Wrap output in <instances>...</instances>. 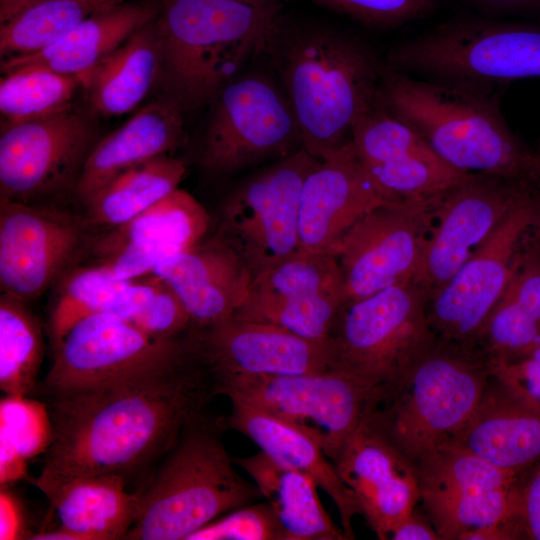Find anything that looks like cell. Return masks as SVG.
Listing matches in <instances>:
<instances>
[{"mask_svg": "<svg viewBox=\"0 0 540 540\" xmlns=\"http://www.w3.org/2000/svg\"><path fill=\"white\" fill-rule=\"evenodd\" d=\"M216 395L196 358L170 371L49 396L52 434L41 473L127 480L164 456Z\"/></svg>", "mask_w": 540, "mask_h": 540, "instance_id": "cell-1", "label": "cell"}, {"mask_svg": "<svg viewBox=\"0 0 540 540\" xmlns=\"http://www.w3.org/2000/svg\"><path fill=\"white\" fill-rule=\"evenodd\" d=\"M266 51L295 114L303 148L324 160L351 140L355 120L375 101L385 64L357 37L280 20Z\"/></svg>", "mask_w": 540, "mask_h": 540, "instance_id": "cell-2", "label": "cell"}, {"mask_svg": "<svg viewBox=\"0 0 540 540\" xmlns=\"http://www.w3.org/2000/svg\"><path fill=\"white\" fill-rule=\"evenodd\" d=\"M377 99L454 168L539 188L537 153L508 127L495 93L415 78L385 64Z\"/></svg>", "mask_w": 540, "mask_h": 540, "instance_id": "cell-3", "label": "cell"}, {"mask_svg": "<svg viewBox=\"0 0 540 540\" xmlns=\"http://www.w3.org/2000/svg\"><path fill=\"white\" fill-rule=\"evenodd\" d=\"M280 10V2L163 0L156 26L168 99L183 112L212 101L249 58L266 51Z\"/></svg>", "mask_w": 540, "mask_h": 540, "instance_id": "cell-4", "label": "cell"}, {"mask_svg": "<svg viewBox=\"0 0 540 540\" xmlns=\"http://www.w3.org/2000/svg\"><path fill=\"white\" fill-rule=\"evenodd\" d=\"M225 421L192 420L140 492L137 518L124 539L187 540L218 517L256 501L258 487L234 468L221 438Z\"/></svg>", "mask_w": 540, "mask_h": 540, "instance_id": "cell-5", "label": "cell"}, {"mask_svg": "<svg viewBox=\"0 0 540 540\" xmlns=\"http://www.w3.org/2000/svg\"><path fill=\"white\" fill-rule=\"evenodd\" d=\"M490 376L478 354L437 340L383 395L368 421L415 464L467 423Z\"/></svg>", "mask_w": 540, "mask_h": 540, "instance_id": "cell-6", "label": "cell"}, {"mask_svg": "<svg viewBox=\"0 0 540 540\" xmlns=\"http://www.w3.org/2000/svg\"><path fill=\"white\" fill-rule=\"evenodd\" d=\"M386 65L408 75L495 93L540 77V24L461 15L391 50Z\"/></svg>", "mask_w": 540, "mask_h": 540, "instance_id": "cell-7", "label": "cell"}, {"mask_svg": "<svg viewBox=\"0 0 540 540\" xmlns=\"http://www.w3.org/2000/svg\"><path fill=\"white\" fill-rule=\"evenodd\" d=\"M426 291L414 281L346 301L327 343L331 369L382 396L436 341Z\"/></svg>", "mask_w": 540, "mask_h": 540, "instance_id": "cell-8", "label": "cell"}, {"mask_svg": "<svg viewBox=\"0 0 540 540\" xmlns=\"http://www.w3.org/2000/svg\"><path fill=\"white\" fill-rule=\"evenodd\" d=\"M539 239L540 191L535 189L429 298L427 316L437 340L474 352L487 318L514 274L538 247Z\"/></svg>", "mask_w": 540, "mask_h": 540, "instance_id": "cell-9", "label": "cell"}, {"mask_svg": "<svg viewBox=\"0 0 540 540\" xmlns=\"http://www.w3.org/2000/svg\"><path fill=\"white\" fill-rule=\"evenodd\" d=\"M53 347L42 383L47 397L170 371L196 359L190 332L158 338L107 313L81 319Z\"/></svg>", "mask_w": 540, "mask_h": 540, "instance_id": "cell-10", "label": "cell"}, {"mask_svg": "<svg viewBox=\"0 0 540 540\" xmlns=\"http://www.w3.org/2000/svg\"><path fill=\"white\" fill-rule=\"evenodd\" d=\"M320 161L301 148L249 175L225 200L218 236L241 257L253 279L300 252V195Z\"/></svg>", "mask_w": 540, "mask_h": 540, "instance_id": "cell-11", "label": "cell"}, {"mask_svg": "<svg viewBox=\"0 0 540 540\" xmlns=\"http://www.w3.org/2000/svg\"><path fill=\"white\" fill-rule=\"evenodd\" d=\"M212 102L200 156L205 170L232 174L303 148L291 104L269 78H234Z\"/></svg>", "mask_w": 540, "mask_h": 540, "instance_id": "cell-12", "label": "cell"}, {"mask_svg": "<svg viewBox=\"0 0 540 540\" xmlns=\"http://www.w3.org/2000/svg\"><path fill=\"white\" fill-rule=\"evenodd\" d=\"M215 390L313 429L331 461L379 403L374 391L334 369L231 378L217 382Z\"/></svg>", "mask_w": 540, "mask_h": 540, "instance_id": "cell-13", "label": "cell"}, {"mask_svg": "<svg viewBox=\"0 0 540 540\" xmlns=\"http://www.w3.org/2000/svg\"><path fill=\"white\" fill-rule=\"evenodd\" d=\"M440 196L389 202L349 228L335 251L347 301L413 281Z\"/></svg>", "mask_w": 540, "mask_h": 540, "instance_id": "cell-14", "label": "cell"}, {"mask_svg": "<svg viewBox=\"0 0 540 540\" xmlns=\"http://www.w3.org/2000/svg\"><path fill=\"white\" fill-rule=\"evenodd\" d=\"M535 189L532 184L496 175L468 174L439 197L413 281L432 297Z\"/></svg>", "mask_w": 540, "mask_h": 540, "instance_id": "cell-15", "label": "cell"}, {"mask_svg": "<svg viewBox=\"0 0 540 540\" xmlns=\"http://www.w3.org/2000/svg\"><path fill=\"white\" fill-rule=\"evenodd\" d=\"M351 141L376 183L395 200L444 194L470 173L441 158L413 127L376 99L353 123Z\"/></svg>", "mask_w": 540, "mask_h": 540, "instance_id": "cell-16", "label": "cell"}, {"mask_svg": "<svg viewBox=\"0 0 540 540\" xmlns=\"http://www.w3.org/2000/svg\"><path fill=\"white\" fill-rule=\"evenodd\" d=\"M91 130L72 108L5 126L0 136V198L28 203L79 176Z\"/></svg>", "mask_w": 540, "mask_h": 540, "instance_id": "cell-17", "label": "cell"}, {"mask_svg": "<svg viewBox=\"0 0 540 540\" xmlns=\"http://www.w3.org/2000/svg\"><path fill=\"white\" fill-rule=\"evenodd\" d=\"M195 355L214 385L239 377L288 376L331 369L327 341L295 335L272 324L231 317L192 329Z\"/></svg>", "mask_w": 540, "mask_h": 540, "instance_id": "cell-18", "label": "cell"}, {"mask_svg": "<svg viewBox=\"0 0 540 540\" xmlns=\"http://www.w3.org/2000/svg\"><path fill=\"white\" fill-rule=\"evenodd\" d=\"M84 224L76 217L0 198V285L23 301L42 294L78 253Z\"/></svg>", "mask_w": 540, "mask_h": 540, "instance_id": "cell-19", "label": "cell"}, {"mask_svg": "<svg viewBox=\"0 0 540 540\" xmlns=\"http://www.w3.org/2000/svg\"><path fill=\"white\" fill-rule=\"evenodd\" d=\"M398 201L370 175L350 140L307 175L299 202L300 252L334 254L349 228L371 210Z\"/></svg>", "mask_w": 540, "mask_h": 540, "instance_id": "cell-20", "label": "cell"}, {"mask_svg": "<svg viewBox=\"0 0 540 540\" xmlns=\"http://www.w3.org/2000/svg\"><path fill=\"white\" fill-rule=\"evenodd\" d=\"M332 462L380 540L420 502L416 465L368 419Z\"/></svg>", "mask_w": 540, "mask_h": 540, "instance_id": "cell-21", "label": "cell"}, {"mask_svg": "<svg viewBox=\"0 0 540 540\" xmlns=\"http://www.w3.org/2000/svg\"><path fill=\"white\" fill-rule=\"evenodd\" d=\"M205 208L179 188L93 245L96 265L119 281L133 280L197 244L208 229Z\"/></svg>", "mask_w": 540, "mask_h": 540, "instance_id": "cell-22", "label": "cell"}, {"mask_svg": "<svg viewBox=\"0 0 540 540\" xmlns=\"http://www.w3.org/2000/svg\"><path fill=\"white\" fill-rule=\"evenodd\" d=\"M151 273L178 296L192 329L233 317L253 279L241 257L218 235L161 261Z\"/></svg>", "mask_w": 540, "mask_h": 540, "instance_id": "cell-23", "label": "cell"}, {"mask_svg": "<svg viewBox=\"0 0 540 540\" xmlns=\"http://www.w3.org/2000/svg\"><path fill=\"white\" fill-rule=\"evenodd\" d=\"M230 400L232 409L225 428L247 436L272 459L310 477L334 502L347 540L354 539L352 520L361 515V509L326 456L319 435L298 422L241 400Z\"/></svg>", "mask_w": 540, "mask_h": 540, "instance_id": "cell-24", "label": "cell"}, {"mask_svg": "<svg viewBox=\"0 0 540 540\" xmlns=\"http://www.w3.org/2000/svg\"><path fill=\"white\" fill-rule=\"evenodd\" d=\"M449 442L518 477L540 461V409L491 374L474 413Z\"/></svg>", "mask_w": 540, "mask_h": 540, "instance_id": "cell-25", "label": "cell"}, {"mask_svg": "<svg viewBox=\"0 0 540 540\" xmlns=\"http://www.w3.org/2000/svg\"><path fill=\"white\" fill-rule=\"evenodd\" d=\"M33 482L50 501L60 527L79 540L124 539L138 515L140 492L127 491V480L118 475L40 472Z\"/></svg>", "mask_w": 540, "mask_h": 540, "instance_id": "cell-26", "label": "cell"}, {"mask_svg": "<svg viewBox=\"0 0 540 540\" xmlns=\"http://www.w3.org/2000/svg\"><path fill=\"white\" fill-rule=\"evenodd\" d=\"M182 112L168 98L152 102L98 142L75 183L78 198L85 204L125 171L177 148L184 139Z\"/></svg>", "mask_w": 540, "mask_h": 540, "instance_id": "cell-27", "label": "cell"}, {"mask_svg": "<svg viewBox=\"0 0 540 540\" xmlns=\"http://www.w3.org/2000/svg\"><path fill=\"white\" fill-rule=\"evenodd\" d=\"M160 8L153 1L120 3L84 19L41 51L2 59L1 72L35 66L81 79L134 32L154 20Z\"/></svg>", "mask_w": 540, "mask_h": 540, "instance_id": "cell-28", "label": "cell"}, {"mask_svg": "<svg viewBox=\"0 0 540 540\" xmlns=\"http://www.w3.org/2000/svg\"><path fill=\"white\" fill-rule=\"evenodd\" d=\"M161 73L156 18L134 32L81 78L91 112L114 116L134 109Z\"/></svg>", "mask_w": 540, "mask_h": 540, "instance_id": "cell-29", "label": "cell"}, {"mask_svg": "<svg viewBox=\"0 0 540 540\" xmlns=\"http://www.w3.org/2000/svg\"><path fill=\"white\" fill-rule=\"evenodd\" d=\"M234 463L253 480L282 526L287 540H347L324 509L316 483L263 451Z\"/></svg>", "mask_w": 540, "mask_h": 540, "instance_id": "cell-30", "label": "cell"}, {"mask_svg": "<svg viewBox=\"0 0 540 540\" xmlns=\"http://www.w3.org/2000/svg\"><path fill=\"white\" fill-rule=\"evenodd\" d=\"M186 173L182 160L162 155L141 163L108 183L86 203V222L120 226L178 188Z\"/></svg>", "mask_w": 540, "mask_h": 540, "instance_id": "cell-31", "label": "cell"}, {"mask_svg": "<svg viewBox=\"0 0 540 540\" xmlns=\"http://www.w3.org/2000/svg\"><path fill=\"white\" fill-rule=\"evenodd\" d=\"M334 292L344 293L336 256L298 252L255 277L237 311L298 304Z\"/></svg>", "mask_w": 540, "mask_h": 540, "instance_id": "cell-32", "label": "cell"}, {"mask_svg": "<svg viewBox=\"0 0 540 540\" xmlns=\"http://www.w3.org/2000/svg\"><path fill=\"white\" fill-rule=\"evenodd\" d=\"M122 0H43L0 23L1 60L41 51L84 19Z\"/></svg>", "mask_w": 540, "mask_h": 540, "instance_id": "cell-33", "label": "cell"}, {"mask_svg": "<svg viewBox=\"0 0 540 540\" xmlns=\"http://www.w3.org/2000/svg\"><path fill=\"white\" fill-rule=\"evenodd\" d=\"M43 358L38 319L25 301L0 297V387L7 395H28L36 385Z\"/></svg>", "mask_w": 540, "mask_h": 540, "instance_id": "cell-34", "label": "cell"}, {"mask_svg": "<svg viewBox=\"0 0 540 540\" xmlns=\"http://www.w3.org/2000/svg\"><path fill=\"white\" fill-rule=\"evenodd\" d=\"M78 76L46 68L12 69L0 81V111L8 125L47 117L71 108Z\"/></svg>", "mask_w": 540, "mask_h": 540, "instance_id": "cell-35", "label": "cell"}, {"mask_svg": "<svg viewBox=\"0 0 540 540\" xmlns=\"http://www.w3.org/2000/svg\"><path fill=\"white\" fill-rule=\"evenodd\" d=\"M415 465L420 496L509 488L518 478L451 442L441 445Z\"/></svg>", "mask_w": 540, "mask_h": 540, "instance_id": "cell-36", "label": "cell"}, {"mask_svg": "<svg viewBox=\"0 0 540 540\" xmlns=\"http://www.w3.org/2000/svg\"><path fill=\"white\" fill-rule=\"evenodd\" d=\"M1 485L25 473V460L46 451L51 441L48 408L26 399L7 395L1 400Z\"/></svg>", "mask_w": 540, "mask_h": 540, "instance_id": "cell-37", "label": "cell"}, {"mask_svg": "<svg viewBox=\"0 0 540 540\" xmlns=\"http://www.w3.org/2000/svg\"><path fill=\"white\" fill-rule=\"evenodd\" d=\"M540 344V324L506 288L487 318L474 352L487 363L527 356Z\"/></svg>", "mask_w": 540, "mask_h": 540, "instance_id": "cell-38", "label": "cell"}, {"mask_svg": "<svg viewBox=\"0 0 540 540\" xmlns=\"http://www.w3.org/2000/svg\"><path fill=\"white\" fill-rule=\"evenodd\" d=\"M122 282L97 265L70 273L61 284L51 313L50 335L53 346L78 321L99 313L105 301Z\"/></svg>", "mask_w": 540, "mask_h": 540, "instance_id": "cell-39", "label": "cell"}, {"mask_svg": "<svg viewBox=\"0 0 540 540\" xmlns=\"http://www.w3.org/2000/svg\"><path fill=\"white\" fill-rule=\"evenodd\" d=\"M187 540H287L269 504L264 501L234 509L199 530Z\"/></svg>", "mask_w": 540, "mask_h": 540, "instance_id": "cell-40", "label": "cell"}, {"mask_svg": "<svg viewBox=\"0 0 540 540\" xmlns=\"http://www.w3.org/2000/svg\"><path fill=\"white\" fill-rule=\"evenodd\" d=\"M374 28H394L432 14L439 0H310Z\"/></svg>", "mask_w": 540, "mask_h": 540, "instance_id": "cell-41", "label": "cell"}, {"mask_svg": "<svg viewBox=\"0 0 540 540\" xmlns=\"http://www.w3.org/2000/svg\"><path fill=\"white\" fill-rule=\"evenodd\" d=\"M129 322L145 333L163 339L183 337L192 329L191 319L182 302L163 281Z\"/></svg>", "mask_w": 540, "mask_h": 540, "instance_id": "cell-42", "label": "cell"}, {"mask_svg": "<svg viewBox=\"0 0 540 540\" xmlns=\"http://www.w3.org/2000/svg\"><path fill=\"white\" fill-rule=\"evenodd\" d=\"M514 489L511 529L515 539L540 540V461L518 476Z\"/></svg>", "mask_w": 540, "mask_h": 540, "instance_id": "cell-43", "label": "cell"}, {"mask_svg": "<svg viewBox=\"0 0 540 540\" xmlns=\"http://www.w3.org/2000/svg\"><path fill=\"white\" fill-rule=\"evenodd\" d=\"M491 374L527 403L540 409V364L530 357L487 363Z\"/></svg>", "mask_w": 540, "mask_h": 540, "instance_id": "cell-44", "label": "cell"}, {"mask_svg": "<svg viewBox=\"0 0 540 540\" xmlns=\"http://www.w3.org/2000/svg\"><path fill=\"white\" fill-rule=\"evenodd\" d=\"M161 282L156 276L146 282H136L134 279L123 281L111 293L99 313L111 314L129 322L146 305Z\"/></svg>", "mask_w": 540, "mask_h": 540, "instance_id": "cell-45", "label": "cell"}, {"mask_svg": "<svg viewBox=\"0 0 540 540\" xmlns=\"http://www.w3.org/2000/svg\"><path fill=\"white\" fill-rule=\"evenodd\" d=\"M537 248L514 274L507 289L519 305L540 324V257Z\"/></svg>", "mask_w": 540, "mask_h": 540, "instance_id": "cell-46", "label": "cell"}, {"mask_svg": "<svg viewBox=\"0 0 540 540\" xmlns=\"http://www.w3.org/2000/svg\"><path fill=\"white\" fill-rule=\"evenodd\" d=\"M20 505L4 488L0 496V539L24 538Z\"/></svg>", "mask_w": 540, "mask_h": 540, "instance_id": "cell-47", "label": "cell"}, {"mask_svg": "<svg viewBox=\"0 0 540 540\" xmlns=\"http://www.w3.org/2000/svg\"><path fill=\"white\" fill-rule=\"evenodd\" d=\"M393 540H441L433 525L415 513L401 520L391 531Z\"/></svg>", "mask_w": 540, "mask_h": 540, "instance_id": "cell-48", "label": "cell"}, {"mask_svg": "<svg viewBox=\"0 0 540 540\" xmlns=\"http://www.w3.org/2000/svg\"><path fill=\"white\" fill-rule=\"evenodd\" d=\"M483 15L501 16L540 11V0H467Z\"/></svg>", "mask_w": 540, "mask_h": 540, "instance_id": "cell-49", "label": "cell"}, {"mask_svg": "<svg viewBox=\"0 0 540 540\" xmlns=\"http://www.w3.org/2000/svg\"><path fill=\"white\" fill-rule=\"evenodd\" d=\"M43 0H0V23Z\"/></svg>", "mask_w": 540, "mask_h": 540, "instance_id": "cell-50", "label": "cell"}, {"mask_svg": "<svg viewBox=\"0 0 540 540\" xmlns=\"http://www.w3.org/2000/svg\"><path fill=\"white\" fill-rule=\"evenodd\" d=\"M245 2H252V3H269V2H279V0H240Z\"/></svg>", "mask_w": 540, "mask_h": 540, "instance_id": "cell-51", "label": "cell"}, {"mask_svg": "<svg viewBox=\"0 0 540 540\" xmlns=\"http://www.w3.org/2000/svg\"><path fill=\"white\" fill-rule=\"evenodd\" d=\"M536 153H537V156H538V159H539V164H540V146H539V148L536 150ZM539 190H540V181H539Z\"/></svg>", "mask_w": 540, "mask_h": 540, "instance_id": "cell-52", "label": "cell"}]
</instances>
